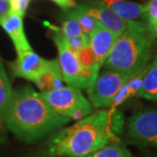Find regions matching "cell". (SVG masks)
Returning a JSON list of instances; mask_svg holds the SVG:
<instances>
[{
	"mask_svg": "<svg viewBox=\"0 0 157 157\" xmlns=\"http://www.w3.org/2000/svg\"><path fill=\"white\" fill-rule=\"evenodd\" d=\"M123 115L115 108L98 110L61 129L48 143L51 156L84 157L109 143L119 142L123 128Z\"/></svg>",
	"mask_w": 157,
	"mask_h": 157,
	"instance_id": "obj_1",
	"label": "cell"
},
{
	"mask_svg": "<svg viewBox=\"0 0 157 157\" xmlns=\"http://www.w3.org/2000/svg\"><path fill=\"white\" fill-rule=\"evenodd\" d=\"M70 121V118L54 112L29 85L12 92L5 119L8 130L27 144L39 141Z\"/></svg>",
	"mask_w": 157,
	"mask_h": 157,
	"instance_id": "obj_2",
	"label": "cell"
},
{
	"mask_svg": "<svg viewBox=\"0 0 157 157\" xmlns=\"http://www.w3.org/2000/svg\"><path fill=\"white\" fill-rule=\"evenodd\" d=\"M156 44V38L147 23L135 20L126 33L121 34L104 63L105 67L128 78L138 75L148 65Z\"/></svg>",
	"mask_w": 157,
	"mask_h": 157,
	"instance_id": "obj_3",
	"label": "cell"
},
{
	"mask_svg": "<svg viewBox=\"0 0 157 157\" xmlns=\"http://www.w3.org/2000/svg\"><path fill=\"white\" fill-rule=\"evenodd\" d=\"M39 94L54 112L71 120L79 121L93 113L89 101L80 90L71 86L41 92Z\"/></svg>",
	"mask_w": 157,
	"mask_h": 157,
	"instance_id": "obj_4",
	"label": "cell"
},
{
	"mask_svg": "<svg viewBox=\"0 0 157 157\" xmlns=\"http://www.w3.org/2000/svg\"><path fill=\"white\" fill-rule=\"evenodd\" d=\"M127 140L132 144L157 148L156 109H140L129 118Z\"/></svg>",
	"mask_w": 157,
	"mask_h": 157,
	"instance_id": "obj_5",
	"label": "cell"
},
{
	"mask_svg": "<svg viewBox=\"0 0 157 157\" xmlns=\"http://www.w3.org/2000/svg\"><path fill=\"white\" fill-rule=\"evenodd\" d=\"M128 78L127 75L109 69L101 74L99 73L94 82L86 89L88 101L92 107L96 108L110 107Z\"/></svg>",
	"mask_w": 157,
	"mask_h": 157,
	"instance_id": "obj_6",
	"label": "cell"
},
{
	"mask_svg": "<svg viewBox=\"0 0 157 157\" xmlns=\"http://www.w3.org/2000/svg\"><path fill=\"white\" fill-rule=\"evenodd\" d=\"M51 60L43 59L33 51L17 52V59L10 63V68L14 78H23L35 81L48 67Z\"/></svg>",
	"mask_w": 157,
	"mask_h": 157,
	"instance_id": "obj_7",
	"label": "cell"
},
{
	"mask_svg": "<svg viewBox=\"0 0 157 157\" xmlns=\"http://www.w3.org/2000/svg\"><path fill=\"white\" fill-rule=\"evenodd\" d=\"M76 7L86 14L94 17L102 25L119 35L128 33L135 22V20L123 19L109 8L99 4L86 2L76 5Z\"/></svg>",
	"mask_w": 157,
	"mask_h": 157,
	"instance_id": "obj_8",
	"label": "cell"
},
{
	"mask_svg": "<svg viewBox=\"0 0 157 157\" xmlns=\"http://www.w3.org/2000/svg\"><path fill=\"white\" fill-rule=\"evenodd\" d=\"M50 27L52 28V32H53L52 38L54 43L56 44L57 48L59 51L58 61L59 67L61 69L64 81L69 86L74 87L80 70V66L77 56L64 43L63 37L59 32V29L53 26H50Z\"/></svg>",
	"mask_w": 157,
	"mask_h": 157,
	"instance_id": "obj_9",
	"label": "cell"
},
{
	"mask_svg": "<svg viewBox=\"0 0 157 157\" xmlns=\"http://www.w3.org/2000/svg\"><path fill=\"white\" fill-rule=\"evenodd\" d=\"M116 33L102 25L101 23L89 35L90 46L96 57L97 64L100 68L104 65L115 41L120 37Z\"/></svg>",
	"mask_w": 157,
	"mask_h": 157,
	"instance_id": "obj_10",
	"label": "cell"
},
{
	"mask_svg": "<svg viewBox=\"0 0 157 157\" xmlns=\"http://www.w3.org/2000/svg\"><path fill=\"white\" fill-rule=\"evenodd\" d=\"M0 26L11 38L17 52L33 50L25 33L23 17L9 11L0 19Z\"/></svg>",
	"mask_w": 157,
	"mask_h": 157,
	"instance_id": "obj_11",
	"label": "cell"
},
{
	"mask_svg": "<svg viewBox=\"0 0 157 157\" xmlns=\"http://www.w3.org/2000/svg\"><path fill=\"white\" fill-rule=\"evenodd\" d=\"M87 2L106 6L126 20H136L144 16L146 5L128 0H87Z\"/></svg>",
	"mask_w": 157,
	"mask_h": 157,
	"instance_id": "obj_12",
	"label": "cell"
},
{
	"mask_svg": "<svg viewBox=\"0 0 157 157\" xmlns=\"http://www.w3.org/2000/svg\"><path fill=\"white\" fill-rule=\"evenodd\" d=\"M64 78L57 59L51 60L48 67L39 75L34 83L41 92L58 89L63 86Z\"/></svg>",
	"mask_w": 157,
	"mask_h": 157,
	"instance_id": "obj_13",
	"label": "cell"
},
{
	"mask_svg": "<svg viewBox=\"0 0 157 157\" xmlns=\"http://www.w3.org/2000/svg\"><path fill=\"white\" fill-rule=\"evenodd\" d=\"M137 96L150 101H157V52L144 70L142 85Z\"/></svg>",
	"mask_w": 157,
	"mask_h": 157,
	"instance_id": "obj_14",
	"label": "cell"
},
{
	"mask_svg": "<svg viewBox=\"0 0 157 157\" xmlns=\"http://www.w3.org/2000/svg\"><path fill=\"white\" fill-rule=\"evenodd\" d=\"M12 89L7 72L0 56V124L5 122L12 97Z\"/></svg>",
	"mask_w": 157,
	"mask_h": 157,
	"instance_id": "obj_15",
	"label": "cell"
},
{
	"mask_svg": "<svg viewBox=\"0 0 157 157\" xmlns=\"http://www.w3.org/2000/svg\"><path fill=\"white\" fill-rule=\"evenodd\" d=\"M64 17H72L75 19L79 25L83 33L88 36L94 31V29L100 23L94 17H91L83 11L78 10L76 6L73 8L66 10L64 12Z\"/></svg>",
	"mask_w": 157,
	"mask_h": 157,
	"instance_id": "obj_16",
	"label": "cell"
},
{
	"mask_svg": "<svg viewBox=\"0 0 157 157\" xmlns=\"http://www.w3.org/2000/svg\"><path fill=\"white\" fill-rule=\"evenodd\" d=\"M84 157H133L126 147L119 142L109 143L102 148Z\"/></svg>",
	"mask_w": 157,
	"mask_h": 157,
	"instance_id": "obj_17",
	"label": "cell"
},
{
	"mask_svg": "<svg viewBox=\"0 0 157 157\" xmlns=\"http://www.w3.org/2000/svg\"><path fill=\"white\" fill-rule=\"evenodd\" d=\"M99 73H100V68L97 66H93V67H80L78 78H77L74 87L79 90L87 89L94 82Z\"/></svg>",
	"mask_w": 157,
	"mask_h": 157,
	"instance_id": "obj_18",
	"label": "cell"
},
{
	"mask_svg": "<svg viewBox=\"0 0 157 157\" xmlns=\"http://www.w3.org/2000/svg\"><path fill=\"white\" fill-rule=\"evenodd\" d=\"M58 29L60 34L66 39L75 38L84 34L78 22L72 17H64L61 27Z\"/></svg>",
	"mask_w": 157,
	"mask_h": 157,
	"instance_id": "obj_19",
	"label": "cell"
},
{
	"mask_svg": "<svg viewBox=\"0 0 157 157\" xmlns=\"http://www.w3.org/2000/svg\"><path fill=\"white\" fill-rule=\"evenodd\" d=\"M143 18L157 39V0H149L147 2Z\"/></svg>",
	"mask_w": 157,
	"mask_h": 157,
	"instance_id": "obj_20",
	"label": "cell"
},
{
	"mask_svg": "<svg viewBox=\"0 0 157 157\" xmlns=\"http://www.w3.org/2000/svg\"><path fill=\"white\" fill-rule=\"evenodd\" d=\"M75 54L77 56L80 67H88L97 66L100 68V67L97 64L95 55H94V52H93L90 45L81 48Z\"/></svg>",
	"mask_w": 157,
	"mask_h": 157,
	"instance_id": "obj_21",
	"label": "cell"
},
{
	"mask_svg": "<svg viewBox=\"0 0 157 157\" xmlns=\"http://www.w3.org/2000/svg\"><path fill=\"white\" fill-rule=\"evenodd\" d=\"M63 40H64V43L66 44V45L74 53H76L78 50H80L81 48H83L85 46L90 45L89 36L85 33L82 34L81 36L75 37V38L66 39L63 37Z\"/></svg>",
	"mask_w": 157,
	"mask_h": 157,
	"instance_id": "obj_22",
	"label": "cell"
},
{
	"mask_svg": "<svg viewBox=\"0 0 157 157\" xmlns=\"http://www.w3.org/2000/svg\"><path fill=\"white\" fill-rule=\"evenodd\" d=\"M10 11L24 17L31 0H9Z\"/></svg>",
	"mask_w": 157,
	"mask_h": 157,
	"instance_id": "obj_23",
	"label": "cell"
},
{
	"mask_svg": "<svg viewBox=\"0 0 157 157\" xmlns=\"http://www.w3.org/2000/svg\"><path fill=\"white\" fill-rule=\"evenodd\" d=\"M51 1L55 3L57 6H59L64 11L70 9V8H73L77 5L74 0H51Z\"/></svg>",
	"mask_w": 157,
	"mask_h": 157,
	"instance_id": "obj_24",
	"label": "cell"
},
{
	"mask_svg": "<svg viewBox=\"0 0 157 157\" xmlns=\"http://www.w3.org/2000/svg\"><path fill=\"white\" fill-rule=\"evenodd\" d=\"M10 11L9 0H0V19Z\"/></svg>",
	"mask_w": 157,
	"mask_h": 157,
	"instance_id": "obj_25",
	"label": "cell"
},
{
	"mask_svg": "<svg viewBox=\"0 0 157 157\" xmlns=\"http://www.w3.org/2000/svg\"><path fill=\"white\" fill-rule=\"evenodd\" d=\"M143 155H144V157H157V153L152 152L150 150H144Z\"/></svg>",
	"mask_w": 157,
	"mask_h": 157,
	"instance_id": "obj_26",
	"label": "cell"
},
{
	"mask_svg": "<svg viewBox=\"0 0 157 157\" xmlns=\"http://www.w3.org/2000/svg\"><path fill=\"white\" fill-rule=\"evenodd\" d=\"M31 157H44V156H31ZM47 157H55V156H51V155H49V156Z\"/></svg>",
	"mask_w": 157,
	"mask_h": 157,
	"instance_id": "obj_27",
	"label": "cell"
}]
</instances>
